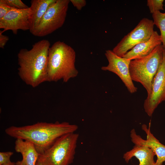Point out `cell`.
I'll return each instance as SVG.
<instances>
[{
	"label": "cell",
	"instance_id": "6da1fadb",
	"mask_svg": "<svg viewBox=\"0 0 165 165\" xmlns=\"http://www.w3.org/2000/svg\"><path fill=\"white\" fill-rule=\"evenodd\" d=\"M77 125L66 122L54 123L38 122L24 126H12L5 130L11 137L32 142L39 154L50 147L59 138L69 133H74Z\"/></svg>",
	"mask_w": 165,
	"mask_h": 165
},
{
	"label": "cell",
	"instance_id": "7a4b0ae2",
	"mask_svg": "<svg viewBox=\"0 0 165 165\" xmlns=\"http://www.w3.org/2000/svg\"><path fill=\"white\" fill-rule=\"evenodd\" d=\"M50 43L42 39L29 50L22 49L17 54L18 74L27 85L33 88L47 82V64Z\"/></svg>",
	"mask_w": 165,
	"mask_h": 165
},
{
	"label": "cell",
	"instance_id": "3957f363",
	"mask_svg": "<svg viewBox=\"0 0 165 165\" xmlns=\"http://www.w3.org/2000/svg\"><path fill=\"white\" fill-rule=\"evenodd\" d=\"M76 53L70 46L58 41L50 47L47 64V82L62 80L64 82L76 77Z\"/></svg>",
	"mask_w": 165,
	"mask_h": 165
},
{
	"label": "cell",
	"instance_id": "277c9868",
	"mask_svg": "<svg viewBox=\"0 0 165 165\" xmlns=\"http://www.w3.org/2000/svg\"><path fill=\"white\" fill-rule=\"evenodd\" d=\"M163 49L160 45L147 56L130 61L129 71L132 80L142 85L147 96L152 93V81L162 60Z\"/></svg>",
	"mask_w": 165,
	"mask_h": 165
},
{
	"label": "cell",
	"instance_id": "5b68a950",
	"mask_svg": "<svg viewBox=\"0 0 165 165\" xmlns=\"http://www.w3.org/2000/svg\"><path fill=\"white\" fill-rule=\"evenodd\" d=\"M79 134H65L58 138L39 157L47 165H69L73 161Z\"/></svg>",
	"mask_w": 165,
	"mask_h": 165
},
{
	"label": "cell",
	"instance_id": "8992f818",
	"mask_svg": "<svg viewBox=\"0 0 165 165\" xmlns=\"http://www.w3.org/2000/svg\"><path fill=\"white\" fill-rule=\"evenodd\" d=\"M70 2L69 0H56L31 33L35 36L43 37L61 27L65 21Z\"/></svg>",
	"mask_w": 165,
	"mask_h": 165
},
{
	"label": "cell",
	"instance_id": "52a82bcc",
	"mask_svg": "<svg viewBox=\"0 0 165 165\" xmlns=\"http://www.w3.org/2000/svg\"><path fill=\"white\" fill-rule=\"evenodd\" d=\"M154 25L152 20L142 18L133 30L124 36L112 51L122 57L137 45L148 40L154 31Z\"/></svg>",
	"mask_w": 165,
	"mask_h": 165
},
{
	"label": "cell",
	"instance_id": "ba28073f",
	"mask_svg": "<svg viewBox=\"0 0 165 165\" xmlns=\"http://www.w3.org/2000/svg\"><path fill=\"white\" fill-rule=\"evenodd\" d=\"M165 101V49L163 48V57L158 70L152 83L151 94L145 100L144 108L149 116H152L158 105Z\"/></svg>",
	"mask_w": 165,
	"mask_h": 165
},
{
	"label": "cell",
	"instance_id": "9c48e42d",
	"mask_svg": "<svg viewBox=\"0 0 165 165\" xmlns=\"http://www.w3.org/2000/svg\"><path fill=\"white\" fill-rule=\"evenodd\" d=\"M105 56L108 61L106 66L101 67L102 70L112 72L120 79L129 92L133 94L137 91V88L134 85L129 71L130 60L120 57L115 54L112 50L105 51Z\"/></svg>",
	"mask_w": 165,
	"mask_h": 165
},
{
	"label": "cell",
	"instance_id": "30bf717a",
	"mask_svg": "<svg viewBox=\"0 0 165 165\" xmlns=\"http://www.w3.org/2000/svg\"><path fill=\"white\" fill-rule=\"evenodd\" d=\"M31 13L30 7L27 9L11 10L0 19V28L3 29L2 32L11 30L13 33L16 35L19 30L29 31Z\"/></svg>",
	"mask_w": 165,
	"mask_h": 165
},
{
	"label": "cell",
	"instance_id": "8fae6325",
	"mask_svg": "<svg viewBox=\"0 0 165 165\" xmlns=\"http://www.w3.org/2000/svg\"><path fill=\"white\" fill-rule=\"evenodd\" d=\"M141 128L147 135L146 140H144L140 136L137 134L135 130L133 129L130 132L132 141L135 145H145L150 148L157 156L156 165H163V163L165 161V145L161 143L152 134L150 127L148 128L145 124H143Z\"/></svg>",
	"mask_w": 165,
	"mask_h": 165
},
{
	"label": "cell",
	"instance_id": "7c38bea8",
	"mask_svg": "<svg viewBox=\"0 0 165 165\" xmlns=\"http://www.w3.org/2000/svg\"><path fill=\"white\" fill-rule=\"evenodd\" d=\"M162 44L160 35L156 31L153 32L150 38L136 45L122 57L132 60L145 57L157 46Z\"/></svg>",
	"mask_w": 165,
	"mask_h": 165
},
{
	"label": "cell",
	"instance_id": "4fadbf2b",
	"mask_svg": "<svg viewBox=\"0 0 165 165\" xmlns=\"http://www.w3.org/2000/svg\"><path fill=\"white\" fill-rule=\"evenodd\" d=\"M155 155L152 150L147 146L135 145L132 149L124 154L123 158L127 163L133 157H135L139 160V165H156L154 160Z\"/></svg>",
	"mask_w": 165,
	"mask_h": 165
},
{
	"label": "cell",
	"instance_id": "5bb4252c",
	"mask_svg": "<svg viewBox=\"0 0 165 165\" xmlns=\"http://www.w3.org/2000/svg\"><path fill=\"white\" fill-rule=\"evenodd\" d=\"M15 149L22 155V160L26 165H35L39 154L32 142L21 139H16Z\"/></svg>",
	"mask_w": 165,
	"mask_h": 165
},
{
	"label": "cell",
	"instance_id": "9a60e30c",
	"mask_svg": "<svg viewBox=\"0 0 165 165\" xmlns=\"http://www.w3.org/2000/svg\"><path fill=\"white\" fill-rule=\"evenodd\" d=\"M56 0H31L30 7L31 11L30 19V29L31 33L39 24L49 7Z\"/></svg>",
	"mask_w": 165,
	"mask_h": 165
},
{
	"label": "cell",
	"instance_id": "2e32d148",
	"mask_svg": "<svg viewBox=\"0 0 165 165\" xmlns=\"http://www.w3.org/2000/svg\"><path fill=\"white\" fill-rule=\"evenodd\" d=\"M152 17L154 25L160 30L162 45L165 49V12L163 13L160 11H156L152 14Z\"/></svg>",
	"mask_w": 165,
	"mask_h": 165
},
{
	"label": "cell",
	"instance_id": "e0dca14e",
	"mask_svg": "<svg viewBox=\"0 0 165 165\" xmlns=\"http://www.w3.org/2000/svg\"><path fill=\"white\" fill-rule=\"evenodd\" d=\"M163 0H148L147 5L148 7L150 13L153 14L156 11L164 10Z\"/></svg>",
	"mask_w": 165,
	"mask_h": 165
},
{
	"label": "cell",
	"instance_id": "ac0fdd59",
	"mask_svg": "<svg viewBox=\"0 0 165 165\" xmlns=\"http://www.w3.org/2000/svg\"><path fill=\"white\" fill-rule=\"evenodd\" d=\"M6 1L9 6L16 9H24L29 7L21 0H6Z\"/></svg>",
	"mask_w": 165,
	"mask_h": 165
},
{
	"label": "cell",
	"instance_id": "d6986e66",
	"mask_svg": "<svg viewBox=\"0 0 165 165\" xmlns=\"http://www.w3.org/2000/svg\"><path fill=\"white\" fill-rule=\"evenodd\" d=\"M15 9L9 6L6 0H0V19L4 16L11 10Z\"/></svg>",
	"mask_w": 165,
	"mask_h": 165
},
{
	"label": "cell",
	"instance_id": "ffe728a7",
	"mask_svg": "<svg viewBox=\"0 0 165 165\" xmlns=\"http://www.w3.org/2000/svg\"><path fill=\"white\" fill-rule=\"evenodd\" d=\"M13 153L11 151L0 152V165H2L10 162L11 157Z\"/></svg>",
	"mask_w": 165,
	"mask_h": 165
},
{
	"label": "cell",
	"instance_id": "44dd1931",
	"mask_svg": "<svg viewBox=\"0 0 165 165\" xmlns=\"http://www.w3.org/2000/svg\"><path fill=\"white\" fill-rule=\"evenodd\" d=\"M70 2L76 9L80 10L85 6L86 4L85 0H70Z\"/></svg>",
	"mask_w": 165,
	"mask_h": 165
},
{
	"label": "cell",
	"instance_id": "7402d4cb",
	"mask_svg": "<svg viewBox=\"0 0 165 165\" xmlns=\"http://www.w3.org/2000/svg\"><path fill=\"white\" fill-rule=\"evenodd\" d=\"M9 40V38L7 35L3 34L2 31H0V48L3 49L6 43Z\"/></svg>",
	"mask_w": 165,
	"mask_h": 165
},
{
	"label": "cell",
	"instance_id": "603a6c76",
	"mask_svg": "<svg viewBox=\"0 0 165 165\" xmlns=\"http://www.w3.org/2000/svg\"><path fill=\"white\" fill-rule=\"evenodd\" d=\"M35 165H47L43 161L38 157Z\"/></svg>",
	"mask_w": 165,
	"mask_h": 165
},
{
	"label": "cell",
	"instance_id": "cb8c5ba5",
	"mask_svg": "<svg viewBox=\"0 0 165 165\" xmlns=\"http://www.w3.org/2000/svg\"><path fill=\"white\" fill-rule=\"evenodd\" d=\"M16 165H26L24 161L22 160L18 161L16 163Z\"/></svg>",
	"mask_w": 165,
	"mask_h": 165
},
{
	"label": "cell",
	"instance_id": "d4e9b609",
	"mask_svg": "<svg viewBox=\"0 0 165 165\" xmlns=\"http://www.w3.org/2000/svg\"><path fill=\"white\" fill-rule=\"evenodd\" d=\"M2 165H16V163L14 162H12L11 161L10 162L8 163H6Z\"/></svg>",
	"mask_w": 165,
	"mask_h": 165
}]
</instances>
